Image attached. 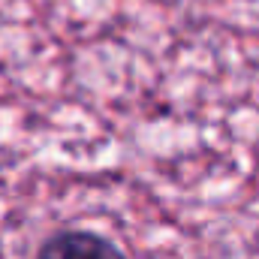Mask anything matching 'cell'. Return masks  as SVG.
I'll return each instance as SVG.
<instances>
[{"label": "cell", "mask_w": 259, "mask_h": 259, "mask_svg": "<svg viewBox=\"0 0 259 259\" xmlns=\"http://www.w3.org/2000/svg\"><path fill=\"white\" fill-rule=\"evenodd\" d=\"M36 259H127L121 253L118 244H112L109 238L97 235V232H84V229H69L52 235Z\"/></svg>", "instance_id": "cell-1"}]
</instances>
